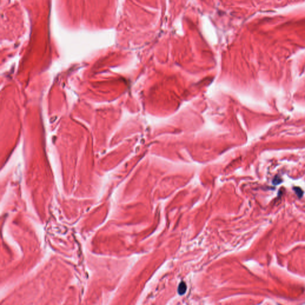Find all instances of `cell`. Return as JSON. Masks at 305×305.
Returning a JSON list of instances; mask_svg holds the SVG:
<instances>
[{"instance_id":"obj_3","label":"cell","mask_w":305,"mask_h":305,"mask_svg":"<svg viewBox=\"0 0 305 305\" xmlns=\"http://www.w3.org/2000/svg\"><path fill=\"white\" fill-rule=\"evenodd\" d=\"M281 182H282V179L279 176H276L272 181V183L274 185H278V184H281Z\"/></svg>"},{"instance_id":"obj_1","label":"cell","mask_w":305,"mask_h":305,"mask_svg":"<svg viewBox=\"0 0 305 305\" xmlns=\"http://www.w3.org/2000/svg\"><path fill=\"white\" fill-rule=\"evenodd\" d=\"M186 290H187V285L184 282L181 283L178 287V293L181 295L184 294L185 293Z\"/></svg>"},{"instance_id":"obj_2","label":"cell","mask_w":305,"mask_h":305,"mask_svg":"<svg viewBox=\"0 0 305 305\" xmlns=\"http://www.w3.org/2000/svg\"><path fill=\"white\" fill-rule=\"evenodd\" d=\"M293 190L294 191L295 194L298 196V197L299 198H302V197L304 193H303V191L302 190V189L301 188L295 187L293 188Z\"/></svg>"}]
</instances>
